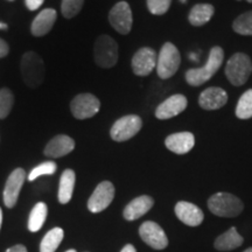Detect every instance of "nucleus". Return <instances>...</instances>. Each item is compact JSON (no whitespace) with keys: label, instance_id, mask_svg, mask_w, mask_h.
Instances as JSON below:
<instances>
[{"label":"nucleus","instance_id":"nucleus-29","mask_svg":"<svg viewBox=\"0 0 252 252\" xmlns=\"http://www.w3.org/2000/svg\"><path fill=\"white\" fill-rule=\"evenodd\" d=\"M84 0H62L61 12L62 15L67 19H71L80 13L83 7Z\"/></svg>","mask_w":252,"mask_h":252},{"label":"nucleus","instance_id":"nucleus-25","mask_svg":"<svg viewBox=\"0 0 252 252\" xmlns=\"http://www.w3.org/2000/svg\"><path fill=\"white\" fill-rule=\"evenodd\" d=\"M64 232L61 228H54L47 232L40 244V252H55L61 244Z\"/></svg>","mask_w":252,"mask_h":252},{"label":"nucleus","instance_id":"nucleus-40","mask_svg":"<svg viewBox=\"0 0 252 252\" xmlns=\"http://www.w3.org/2000/svg\"><path fill=\"white\" fill-rule=\"evenodd\" d=\"M65 252H76V250H68V251H65Z\"/></svg>","mask_w":252,"mask_h":252},{"label":"nucleus","instance_id":"nucleus-4","mask_svg":"<svg viewBox=\"0 0 252 252\" xmlns=\"http://www.w3.org/2000/svg\"><path fill=\"white\" fill-rule=\"evenodd\" d=\"M21 75L30 88H37L42 84L46 76V68L39 54L34 52L25 53L21 59Z\"/></svg>","mask_w":252,"mask_h":252},{"label":"nucleus","instance_id":"nucleus-5","mask_svg":"<svg viewBox=\"0 0 252 252\" xmlns=\"http://www.w3.org/2000/svg\"><path fill=\"white\" fill-rule=\"evenodd\" d=\"M181 63L180 52L172 42L163 43L157 61V74L161 80L174 76Z\"/></svg>","mask_w":252,"mask_h":252},{"label":"nucleus","instance_id":"nucleus-8","mask_svg":"<svg viewBox=\"0 0 252 252\" xmlns=\"http://www.w3.org/2000/svg\"><path fill=\"white\" fill-rule=\"evenodd\" d=\"M100 109V102L93 94H80L71 100L70 111L75 118L88 119L97 115Z\"/></svg>","mask_w":252,"mask_h":252},{"label":"nucleus","instance_id":"nucleus-30","mask_svg":"<svg viewBox=\"0 0 252 252\" xmlns=\"http://www.w3.org/2000/svg\"><path fill=\"white\" fill-rule=\"evenodd\" d=\"M56 169H58V166H56L54 161H46L32 169L30 175H28V180L34 181L39 176L53 175L56 172Z\"/></svg>","mask_w":252,"mask_h":252},{"label":"nucleus","instance_id":"nucleus-13","mask_svg":"<svg viewBox=\"0 0 252 252\" xmlns=\"http://www.w3.org/2000/svg\"><path fill=\"white\" fill-rule=\"evenodd\" d=\"M187 105L188 99L186 98V96L181 94H173L158 105L156 109V117L158 119H161V121L171 119L184 112L187 109Z\"/></svg>","mask_w":252,"mask_h":252},{"label":"nucleus","instance_id":"nucleus-10","mask_svg":"<svg viewBox=\"0 0 252 252\" xmlns=\"http://www.w3.org/2000/svg\"><path fill=\"white\" fill-rule=\"evenodd\" d=\"M113 197H115V186L110 181L100 182L88 201V209L94 214L103 212L111 204Z\"/></svg>","mask_w":252,"mask_h":252},{"label":"nucleus","instance_id":"nucleus-11","mask_svg":"<svg viewBox=\"0 0 252 252\" xmlns=\"http://www.w3.org/2000/svg\"><path fill=\"white\" fill-rule=\"evenodd\" d=\"M157 52L150 47H143L132 58V70L137 76H149L157 68Z\"/></svg>","mask_w":252,"mask_h":252},{"label":"nucleus","instance_id":"nucleus-7","mask_svg":"<svg viewBox=\"0 0 252 252\" xmlns=\"http://www.w3.org/2000/svg\"><path fill=\"white\" fill-rule=\"evenodd\" d=\"M141 126H143V121L139 116H124L115 122L110 130V135L113 140L118 141V143L130 140L141 130Z\"/></svg>","mask_w":252,"mask_h":252},{"label":"nucleus","instance_id":"nucleus-38","mask_svg":"<svg viewBox=\"0 0 252 252\" xmlns=\"http://www.w3.org/2000/svg\"><path fill=\"white\" fill-rule=\"evenodd\" d=\"M243 252H252V248H249V249H247V250L243 251Z\"/></svg>","mask_w":252,"mask_h":252},{"label":"nucleus","instance_id":"nucleus-15","mask_svg":"<svg viewBox=\"0 0 252 252\" xmlns=\"http://www.w3.org/2000/svg\"><path fill=\"white\" fill-rule=\"evenodd\" d=\"M226 103H228V94L219 87L207 88L198 97V105L208 111L223 108Z\"/></svg>","mask_w":252,"mask_h":252},{"label":"nucleus","instance_id":"nucleus-16","mask_svg":"<svg viewBox=\"0 0 252 252\" xmlns=\"http://www.w3.org/2000/svg\"><path fill=\"white\" fill-rule=\"evenodd\" d=\"M175 215L182 223L188 226H197L203 222L204 215L196 204L187 201H180L175 206Z\"/></svg>","mask_w":252,"mask_h":252},{"label":"nucleus","instance_id":"nucleus-12","mask_svg":"<svg viewBox=\"0 0 252 252\" xmlns=\"http://www.w3.org/2000/svg\"><path fill=\"white\" fill-rule=\"evenodd\" d=\"M139 235L145 243L154 250H163L168 245V238L163 229L152 220H147L140 225Z\"/></svg>","mask_w":252,"mask_h":252},{"label":"nucleus","instance_id":"nucleus-2","mask_svg":"<svg viewBox=\"0 0 252 252\" xmlns=\"http://www.w3.org/2000/svg\"><path fill=\"white\" fill-rule=\"evenodd\" d=\"M251 74L252 61L250 56L244 53H236L226 62L225 76L232 86H244Z\"/></svg>","mask_w":252,"mask_h":252},{"label":"nucleus","instance_id":"nucleus-32","mask_svg":"<svg viewBox=\"0 0 252 252\" xmlns=\"http://www.w3.org/2000/svg\"><path fill=\"white\" fill-rule=\"evenodd\" d=\"M45 0H26V6L30 11H36L42 6Z\"/></svg>","mask_w":252,"mask_h":252},{"label":"nucleus","instance_id":"nucleus-14","mask_svg":"<svg viewBox=\"0 0 252 252\" xmlns=\"http://www.w3.org/2000/svg\"><path fill=\"white\" fill-rule=\"evenodd\" d=\"M25 180H26V172L23 168L14 169L8 176L4 189V203L7 208H13L15 206Z\"/></svg>","mask_w":252,"mask_h":252},{"label":"nucleus","instance_id":"nucleus-35","mask_svg":"<svg viewBox=\"0 0 252 252\" xmlns=\"http://www.w3.org/2000/svg\"><path fill=\"white\" fill-rule=\"evenodd\" d=\"M121 252H137V251H135V248L133 247V245L127 244V245H125V247L122 249Z\"/></svg>","mask_w":252,"mask_h":252},{"label":"nucleus","instance_id":"nucleus-28","mask_svg":"<svg viewBox=\"0 0 252 252\" xmlns=\"http://www.w3.org/2000/svg\"><path fill=\"white\" fill-rule=\"evenodd\" d=\"M14 104V96L7 88L0 90V119H4L11 113Z\"/></svg>","mask_w":252,"mask_h":252},{"label":"nucleus","instance_id":"nucleus-9","mask_svg":"<svg viewBox=\"0 0 252 252\" xmlns=\"http://www.w3.org/2000/svg\"><path fill=\"white\" fill-rule=\"evenodd\" d=\"M109 23L119 34L126 35L132 30L133 18L130 5L126 1H119L111 8L109 13Z\"/></svg>","mask_w":252,"mask_h":252},{"label":"nucleus","instance_id":"nucleus-17","mask_svg":"<svg viewBox=\"0 0 252 252\" xmlns=\"http://www.w3.org/2000/svg\"><path fill=\"white\" fill-rule=\"evenodd\" d=\"M165 145L171 152L182 156L193 149L195 137L191 132H178L168 135L165 140Z\"/></svg>","mask_w":252,"mask_h":252},{"label":"nucleus","instance_id":"nucleus-41","mask_svg":"<svg viewBox=\"0 0 252 252\" xmlns=\"http://www.w3.org/2000/svg\"><path fill=\"white\" fill-rule=\"evenodd\" d=\"M248 2H250V4H252V0H247Z\"/></svg>","mask_w":252,"mask_h":252},{"label":"nucleus","instance_id":"nucleus-23","mask_svg":"<svg viewBox=\"0 0 252 252\" xmlns=\"http://www.w3.org/2000/svg\"><path fill=\"white\" fill-rule=\"evenodd\" d=\"M75 181H76V175L72 169H65L62 173L59 187V201L61 204H67L71 200Z\"/></svg>","mask_w":252,"mask_h":252},{"label":"nucleus","instance_id":"nucleus-20","mask_svg":"<svg viewBox=\"0 0 252 252\" xmlns=\"http://www.w3.org/2000/svg\"><path fill=\"white\" fill-rule=\"evenodd\" d=\"M56 18H58V14L55 9L46 8L41 11L32 23V34L34 36H43L48 34L54 26Z\"/></svg>","mask_w":252,"mask_h":252},{"label":"nucleus","instance_id":"nucleus-37","mask_svg":"<svg viewBox=\"0 0 252 252\" xmlns=\"http://www.w3.org/2000/svg\"><path fill=\"white\" fill-rule=\"evenodd\" d=\"M1 223H2V210L0 208V228H1Z\"/></svg>","mask_w":252,"mask_h":252},{"label":"nucleus","instance_id":"nucleus-1","mask_svg":"<svg viewBox=\"0 0 252 252\" xmlns=\"http://www.w3.org/2000/svg\"><path fill=\"white\" fill-rule=\"evenodd\" d=\"M224 61V50L222 47L215 46L210 49L209 58L206 65L201 68H191L186 71L185 77L189 86L200 87L212 78L220 68L222 67Z\"/></svg>","mask_w":252,"mask_h":252},{"label":"nucleus","instance_id":"nucleus-21","mask_svg":"<svg viewBox=\"0 0 252 252\" xmlns=\"http://www.w3.org/2000/svg\"><path fill=\"white\" fill-rule=\"evenodd\" d=\"M242 244H243V237L238 234L237 229L232 226L215 239L214 247L219 251H230L239 248Z\"/></svg>","mask_w":252,"mask_h":252},{"label":"nucleus","instance_id":"nucleus-34","mask_svg":"<svg viewBox=\"0 0 252 252\" xmlns=\"http://www.w3.org/2000/svg\"><path fill=\"white\" fill-rule=\"evenodd\" d=\"M6 252H27V249L24 245H14V247L9 248L6 250Z\"/></svg>","mask_w":252,"mask_h":252},{"label":"nucleus","instance_id":"nucleus-33","mask_svg":"<svg viewBox=\"0 0 252 252\" xmlns=\"http://www.w3.org/2000/svg\"><path fill=\"white\" fill-rule=\"evenodd\" d=\"M8 50L9 47L7 43H6V41L0 39V58H5V56L8 54Z\"/></svg>","mask_w":252,"mask_h":252},{"label":"nucleus","instance_id":"nucleus-31","mask_svg":"<svg viewBox=\"0 0 252 252\" xmlns=\"http://www.w3.org/2000/svg\"><path fill=\"white\" fill-rule=\"evenodd\" d=\"M172 0H147V8L153 15H163L171 7Z\"/></svg>","mask_w":252,"mask_h":252},{"label":"nucleus","instance_id":"nucleus-22","mask_svg":"<svg viewBox=\"0 0 252 252\" xmlns=\"http://www.w3.org/2000/svg\"><path fill=\"white\" fill-rule=\"evenodd\" d=\"M214 13H215V8L210 4H196L193 6L188 15V20L190 25L195 27L203 26V25L208 24L210 19L213 18Z\"/></svg>","mask_w":252,"mask_h":252},{"label":"nucleus","instance_id":"nucleus-39","mask_svg":"<svg viewBox=\"0 0 252 252\" xmlns=\"http://www.w3.org/2000/svg\"><path fill=\"white\" fill-rule=\"evenodd\" d=\"M180 1L182 2V4H187V1H188V0H180Z\"/></svg>","mask_w":252,"mask_h":252},{"label":"nucleus","instance_id":"nucleus-27","mask_svg":"<svg viewBox=\"0 0 252 252\" xmlns=\"http://www.w3.org/2000/svg\"><path fill=\"white\" fill-rule=\"evenodd\" d=\"M232 30L239 35L252 36V11L238 15L232 23Z\"/></svg>","mask_w":252,"mask_h":252},{"label":"nucleus","instance_id":"nucleus-36","mask_svg":"<svg viewBox=\"0 0 252 252\" xmlns=\"http://www.w3.org/2000/svg\"><path fill=\"white\" fill-rule=\"evenodd\" d=\"M8 26L4 23H0V30H7Z\"/></svg>","mask_w":252,"mask_h":252},{"label":"nucleus","instance_id":"nucleus-3","mask_svg":"<svg viewBox=\"0 0 252 252\" xmlns=\"http://www.w3.org/2000/svg\"><path fill=\"white\" fill-rule=\"evenodd\" d=\"M208 208L214 215L220 217H236L243 212L244 204L235 195L216 193L208 200Z\"/></svg>","mask_w":252,"mask_h":252},{"label":"nucleus","instance_id":"nucleus-19","mask_svg":"<svg viewBox=\"0 0 252 252\" xmlns=\"http://www.w3.org/2000/svg\"><path fill=\"white\" fill-rule=\"evenodd\" d=\"M75 149V141L69 135L60 134L53 138L45 147V154L50 158H61L72 152Z\"/></svg>","mask_w":252,"mask_h":252},{"label":"nucleus","instance_id":"nucleus-24","mask_svg":"<svg viewBox=\"0 0 252 252\" xmlns=\"http://www.w3.org/2000/svg\"><path fill=\"white\" fill-rule=\"evenodd\" d=\"M47 214H48V208L46 203L39 202L34 206L31 212L30 220H28V229L31 232H36L42 228L47 219Z\"/></svg>","mask_w":252,"mask_h":252},{"label":"nucleus","instance_id":"nucleus-6","mask_svg":"<svg viewBox=\"0 0 252 252\" xmlns=\"http://www.w3.org/2000/svg\"><path fill=\"white\" fill-rule=\"evenodd\" d=\"M118 43L109 35L97 37L94 47V59L100 68H112L118 62Z\"/></svg>","mask_w":252,"mask_h":252},{"label":"nucleus","instance_id":"nucleus-42","mask_svg":"<svg viewBox=\"0 0 252 252\" xmlns=\"http://www.w3.org/2000/svg\"><path fill=\"white\" fill-rule=\"evenodd\" d=\"M9 1H13V0H9Z\"/></svg>","mask_w":252,"mask_h":252},{"label":"nucleus","instance_id":"nucleus-26","mask_svg":"<svg viewBox=\"0 0 252 252\" xmlns=\"http://www.w3.org/2000/svg\"><path fill=\"white\" fill-rule=\"evenodd\" d=\"M236 116L238 119L252 118V89H249L239 97L236 106Z\"/></svg>","mask_w":252,"mask_h":252},{"label":"nucleus","instance_id":"nucleus-18","mask_svg":"<svg viewBox=\"0 0 252 252\" xmlns=\"http://www.w3.org/2000/svg\"><path fill=\"white\" fill-rule=\"evenodd\" d=\"M154 200L149 195H141L139 197H135L132 200L127 206L125 207L123 216L127 220H134L140 219L145 214L149 213L152 209Z\"/></svg>","mask_w":252,"mask_h":252}]
</instances>
